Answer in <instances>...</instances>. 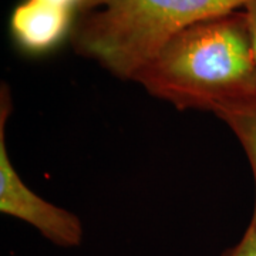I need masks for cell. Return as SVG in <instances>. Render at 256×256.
I'll return each instance as SVG.
<instances>
[{
  "label": "cell",
  "instance_id": "ba28073f",
  "mask_svg": "<svg viewBox=\"0 0 256 256\" xmlns=\"http://www.w3.org/2000/svg\"><path fill=\"white\" fill-rule=\"evenodd\" d=\"M43 2L52 3V4H56V6H60V8H66V9L77 10L84 0H43Z\"/></svg>",
  "mask_w": 256,
  "mask_h": 256
},
{
  "label": "cell",
  "instance_id": "5b68a950",
  "mask_svg": "<svg viewBox=\"0 0 256 256\" xmlns=\"http://www.w3.org/2000/svg\"><path fill=\"white\" fill-rule=\"evenodd\" d=\"M234 131L246 152L255 180V206L250 225L256 228V94L216 114Z\"/></svg>",
  "mask_w": 256,
  "mask_h": 256
},
{
  "label": "cell",
  "instance_id": "52a82bcc",
  "mask_svg": "<svg viewBox=\"0 0 256 256\" xmlns=\"http://www.w3.org/2000/svg\"><path fill=\"white\" fill-rule=\"evenodd\" d=\"M244 12L248 18V26H249V33H250V38H252V47H254L256 63V0H249L246 6L244 8Z\"/></svg>",
  "mask_w": 256,
  "mask_h": 256
},
{
  "label": "cell",
  "instance_id": "277c9868",
  "mask_svg": "<svg viewBox=\"0 0 256 256\" xmlns=\"http://www.w3.org/2000/svg\"><path fill=\"white\" fill-rule=\"evenodd\" d=\"M73 10L43 0H24L13 10L10 30L16 43L32 53L54 47L73 28Z\"/></svg>",
  "mask_w": 256,
  "mask_h": 256
},
{
  "label": "cell",
  "instance_id": "6da1fadb",
  "mask_svg": "<svg viewBox=\"0 0 256 256\" xmlns=\"http://www.w3.org/2000/svg\"><path fill=\"white\" fill-rule=\"evenodd\" d=\"M176 108L220 111L256 94V63L245 12L204 18L181 30L136 76Z\"/></svg>",
  "mask_w": 256,
  "mask_h": 256
},
{
  "label": "cell",
  "instance_id": "3957f363",
  "mask_svg": "<svg viewBox=\"0 0 256 256\" xmlns=\"http://www.w3.org/2000/svg\"><path fill=\"white\" fill-rule=\"evenodd\" d=\"M0 96V210L30 224L56 245L77 246L82 238L80 220L32 191L10 162L4 131L12 102L4 86Z\"/></svg>",
  "mask_w": 256,
  "mask_h": 256
},
{
  "label": "cell",
  "instance_id": "8992f818",
  "mask_svg": "<svg viewBox=\"0 0 256 256\" xmlns=\"http://www.w3.org/2000/svg\"><path fill=\"white\" fill-rule=\"evenodd\" d=\"M222 256H256V228L249 224L244 236Z\"/></svg>",
  "mask_w": 256,
  "mask_h": 256
},
{
  "label": "cell",
  "instance_id": "7a4b0ae2",
  "mask_svg": "<svg viewBox=\"0 0 256 256\" xmlns=\"http://www.w3.org/2000/svg\"><path fill=\"white\" fill-rule=\"evenodd\" d=\"M249 0H84L72 28L82 57L134 82L181 30L204 18L245 8Z\"/></svg>",
  "mask_w": 256,
  "mask_h": 256
}]
</instances>
